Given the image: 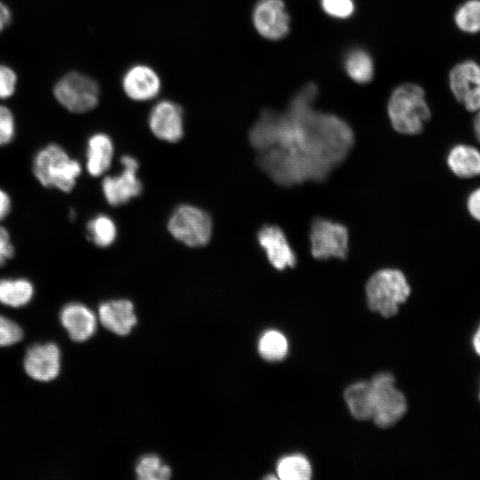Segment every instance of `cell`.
<instances>
[{
    "label": "cell",
    "mask_w": 480,
    "mask_h": 480,
    "mask_svg": "<svg viewBox=\"0 0 480 480\" xmlns=\"http://www.w3.org/2000/svg\"><path fill=\"white\" fill-rule=\"evenodd\" d=\"M89 239L99 247L111 245L116 237V227L108 215L98 214L92 218L86 226Z\"/></svg>",
    "instance_id": "cell-23"
},
{
    "label": "cell",
    "mask_w": 480,
    "mask_h": 480,
    "mask_svg": "<svg viewBox=\"0 0 480 480\" xmlns=\"http://www.w3.org/2000/svg\"><path fill=\"white\" fill-rule=\"evenodd\" d=\"M323 11L336 19L349 18L355 12L353 0H320Z\"/></svg>",
    "instance_id": "cell-28"
},
{
    "label": "cell",
    "mask_w": 480,
    "mask_h": 480,
    "mask_svg": "<svg viewBox=\"0 0 480 480\" xmlns=\"http://www.w3.org/2000/svg\"><path fill=\"white\" fill-rule=\"evenodd\" d=\"M365 292L370 309L390 317L398 312L399 305L405 302L411 288L403 272L383 268L369 278Z\"/></svg>",
    "instance_id": "cell-4"
},
{
    "label": "cell",
    "mask_w": 480,
    "mask_h": 480,
    "mask_svg": "<svg viewBox=\"0 0 480 480\" xmlns=\"http://www.w3.org/2000/svg\"><path fill=\"white\" fill-rule=\"evenodd\" d=\"M372 389V420L380 428L396 424L406 412V400L395 387L391 373L376 374L370 380Z\"/></svg>",
    "instance_id": "cell-6"
},
{
    "label": "cell",
    "mask_w": 480,
    "mask_h": 480,
    "mask_svg": "<svg viewBox=\"0 0 480 480\" xmlns=\"http://www.w3.org/2000/svg\"><path fill=\"white\" fill-rule=\"evenodd\" d=\"M34 285L26 278L0 279V302L20 308L29 303L34 296Z\"/></svg>",
    "instance_id": "cell-21"
},
{
    "label": "cell",
    "mask_w": 480,
    "mask_h": 480,
    "mask_svg": "<svg viewBox=\"0 0 480 480\" xmlns=\"http://www.w3.org/2000/svg\"></svg>",
    "instance_id": "cell-38"
},
{
    "label": "cell",
    "mask_w": 480,
    "mask_h": 480,
    "mask_svg": "<svg viewBox=\"0 0 480 480\" xmlns=\"http://www.w3.org/2000/svg\"><path fill=\"white\" fill-rule=\"evenodd\" d=\"M167 226L175 239L190 247L205 245L212 232L211 216L190 204L178 206L170 216Z\"/></svg>",
    "instance_id": "cell-5"
},
{
    "label": "cell",
    "mask_w": 480,
    "mask_h": 480,
    "mask_svg": "<svg viewBox=\"0 0 480 480\" xmlns=\"http://www.w3.org/2000/svg\"><path fill=\"white\" fill-rule=\"evenodd\" d=\"M454 21L463 32H480V0H468L460 4L455 12Z\"/></svg>",
    "instance_id": "cell-26"
},
{
    "label": "cell",
    "mask_w": 480,
    "mask_h": 480,
    "mask_svg": "<svg viewBox=\"0 0 480 480\" xmlns=\"http://www.w3.org/2000/svg\"><path fill=\"white\" fill-rule=\"evenodd\" d=\"M101 324L117 335L128 334L136 324L134 308L127 300H110L99 307Z\"/></svg>",
    "instance_id": "cell-17"
},
{
    "label": "cell",
    "mask_w": 480,
    "mask_h": 480,
    "mask_svg": "<svg viewBox=\"0 0 480 480\" xmlns=\"http://www.w3.org/2000/svg\"><path fill=\"white\" fill-rule=\"evenodd\" d=\"M136 474L141 480H166L171 476V469L157 456L150 454L140 460Z\"/></svg>",
    "instance_id": "cell-27"
},
{
    "label": "cell",
    "mask_w": 480,
    "mask_h": 480,
    "mask_svg": "<svg viewBox=\"0 0 480 480\" xmlns=\"http://www.w3.org/2000/svg\"><path fill=\"white\" fill-rule=\"evenodd\" d=\"M122 86L125 94L136 101L154 99L160 92L161 81L157 73L146 65L131 67L124 75Z\"/></svg>",
    "instance_id": "cell-14"
},
{
    "label": "cell",
    "mask_w": 480,
    "mask_h": 480,
    "mask_svg": "<svg viewBox=\"0 0 480 480\" xmlns=\"http://www.w3.org/2000/svg\"><path fill=\"white\" fill-rule=\"evenodd\" d=\"M258 350L268 361L282 360L287 354L286 338L278 331L268 330L259 340Z\"/></svg>",
    "instance_id": "cell-25"
},
{
    "label": "cell",
    "mask_w": 480,
    "mask_h": 480,
    "mask_svg": "<svg viewBox=\"0 0 480 480\" xmlns=\"http://www.w3.org/2000/svg\"><path fill=\"white\" fill-rule=\"evenodd\" d=\"M60 320L70 339L77 342L88 340L96 331L94 313L81 303L65 305L60 310Z\"/></svg>",
    "instance_id": "cell-16"
},
{
    "label": "cell",
    "mask_w": 480,
    "mask_h": 480,
    "mask_svg": "<svg viewBox=\"0 0 480 480\" xmlns=\"http://www.w3.org/2000/svg\"><path fill=\"white\" fill-rule=\"evenodd\" d=\"M23 365L26 373L33 380L51 381L60 373V348L52 342L35 344L28 348Z\"/></svg>",
    "instance_id": "cell-12"
},
{
    "label": "cell",
    "mask_w": 480,
    "mask_h": 480,
    "mask_svg": "<svg viewBox=\"0 0 480 480\" xmlns=\"http://www.w3.org/2000/svg\"><path fill=\"white\" fill-rule=\"evenodd\" d=\"M449 85L455 99L471 112L480 109V65L466 60L449 74Z\"/></svg>",
    "instance_id": "cell-10"
},
{
    "label": "cell",
    "mask_w": 480,
    "mask_h": 480,
    "mask_svg": "<svg viewBox=\"0 0 480 480\" xmlns=\"http://www.w3.org/2000/svg\"><path fill=\"white\" fill-rule=\"evenodd\" d=\"M347 75L356 83H370L374 76V63L371 54L362 48L349 50L344 58Z\"/></svg>",
    "instance_id": "cell-22"
},
{
    "label": "cell",
    "mask_w": 480,
    "mask_h": 480,
    "mask_svg": "<svg viewBox=\"0 0 480 480\" xmlns=\"http://www.w3.org/2000/svg\"><path fill=\"white\" fill-rule=\"evenodd\" d=\"M114 146L108 135L103 132L92 134L86 148V169L90 175L99 177L110 167Z\"/></svg>",
    "instance_id": "cell-18"
},
{
    "label": "cell",
    "mask_w": 480,
    "mask_h": 480,
    "mask_svg": "<svg viewBox=\"0 0 480 480\" xmlns=\"http://www.w3.org/2000/svg\"><path fill=\"white\" fill-rule=\"evenodd\" d=\"M388 115L397 132L406 135L420 133L431 117L424 90L412 83L396 87L388 102Z\"/></svg>",
    "instance_id": "cell-2"
},
{
    "label": "cell",
    "mask_w": 480,
    "mask_h": 480,
    "mask_svg": "<svg viewBox=\"0 0 480 480\" xmlns=\"http://www.w3.org/2000/svg\"><path fill=\"white\" fill-rule=\"evenodd\" d=\"M318 89L307 84L284 113L265 109L249 132L258 165L281 186L323 181L348 155L355 136L342 118L317 111Z\"/></svg>",
    "instance_id": "cell-1"
},
{
    "label": "cell",
    "mask_w": 480,
    "mask_h": 480,
    "mask_svg": "<svg viewBox=\"0 0 480 480\" xmlns=\"http://www.w3.org/2000/svg\"><path fill=\"white\" fill-rule=\"evenodd\" d=\"M32 171L42 186L68 193L75 188L82 167L61 146L52 143L36 152Z\"/></svg>",
    "instance_id": "cell-3"
},
{
    "label": "cell",
    "mask_w": 480,
    "mask_h": 480,
    "mask_svg": "<svg viewBox=\"0 0 480 480\" xmlns=\"http://www.w3.org/2000/svg\"><path fill=\"white\" fill-rule=\"evenodd\" d=\"M17 83L15 72L7 66L0 64V99L11 97Z\"/></svg>",
    "instance_id": "cell-31"
},
{
    "label": "cell",
    "mask_w": 480,
    "mask_h": 480,
    "mask_svg": "<svg viewBox=\"0 0 480 480\" xmlns=\"http://www.w3.org/2000/svg\"><path fill=\"white\" fill-rule=\"evenodd\" d=\"M23 339V331L16 323L0 316V347H8Z\"/></svg>",
    "instance_id": "cell-29"
},
{
    "label": "cell",
    "mask_w": 480,
    "mask_h": 480,
    "mask_svg": "<svg viewBox=\"0 0 480 480\" xmlns=\"http://www.w3.org/2000/svg\"><path fill=\"white\" fill-rule=\"evenodd\" d=\"M14 136V116L7 107L0 105V147L11 143Z\"/></svg>",
    "instance_id": "cell-30"
},
{
    "label": "cell",
    "mask_w": 480,
    "mask_h": 480,
    "mask_svg": "<svg viewBox=\"0 0 480 480\" xmlns=\"http://www.w3.org/2000/svg\"><path fill=\"white\" fill-rule=\"evenodd\" d=\"M447 164L460 178L480 175V151L471 145L459 144L448 153Z\"/></svg>",
    "instance_id": "cell-19"
},
{
    "label": "cell",
    "mask_w": 480,
    "mask_h": 480,
    "mask_svg": "<svg viewBox=\"0 0 480 480\" xmlns=\"http://www.w3.org/2000/svg\"><path fill=\"white\" fill-rule=\"evenodd\" d=\"M123 168L119 174L105 177L101 184L104 197L113 206L127 203L142 190L141 182L137 177V169Z\"/></svg>",
    "instance_id": "cell-15"
},
{
    "label": "cell",
    "mask_w": 480,
    "mask_h": 480,
    "mask_svg": "<svg viewBox=\"0 0 480 480\" xmlns=\"http://www.w3.org/2000/svg\"><path fill=\"white\" fill-rule=\"evenodd\" d=\"M467 207L469 214L480 221V188L470 193L467 200Z\"/></svg>",
    "instance_id": "cell-33"
},
{
    "label": "cell",
    "mask_w": 480,
    "mask_h": 480,
    "mask_svg": "<svg viewBox=\"0 0 480 480\" xmlns=\"http://www.w3.org/2000/svg\"><path fill=\"white\" fill-rule=\"evenodd\" d=\"M12 209V200L9 194L0 188V220L5 219Z\"/></svg>",
    "instance_id": "cell-34"
},
{
    "label": "cell",
    "mask_w": 480,
    "mask_h": 480,
    "mask_svg": "<svg viewBox=\"0 0 480 480\" xmlns=\"http://www.w3.org/2000/svg\"><path fill=\"white\" fill-rule=\"evenodd\" d=\"M11 20V12L8 7L0 1V32L4 30Z\"/></svg>",
    "instance_id": "cell-35"
},
{
    "label": "cell",
    "mask_w": 480,
    "mask_h": 480,
    "mask_svg": "<svg viewBox=\"0 0 480 480\" xmlns=\"http://www.w3.org/2000/svg\"><path fill=\"white\" fill-rule=\"evenodd\" d=\"M278 477L283 480H308L312 470L308 460L295 454L282 458L276 467Z\"/></svg>",
    "instance_id": "cell-24"
},
{
    "label": "cell",
    "mask_w": 480,
    "mask_h": 480,
    "mask_svg": "<svg viewBox=\"0 0 480 480\" xmlns=\"http://www.w3.org/2000/svg\"><path fill=\"white\" fill-rule=\"evenodd\" d=\"M53 93L66 109L73 113H85L93 109L99 101L100 90L91 77L70 72L56 84Z\"/></svg>",
    "instance_id": "cell-7"
},
{
    "label": "cell",
    "mask_w": 480,
    "mask_h": 480,
    "mask_svg": "<svg viewBox=\"0 0 480 480\" xmlns=\"http://www.w3.org/2000/svg\"><path fill=\"white\" fill-rule=\"evenodd\" d=\"M14 255V247L9 231L0 225V267L4 266Z\"/></svg>",
    "instance_id": "cell-32"
},
{
    "label": "cell",
    "mask_w": 480,
    "mask_h": 480,
    "mask_svg": "<svg viewBox=\"0 0 480 480\" xmlns=\"http://www.w3.org/2000/svg\"><path fill=\"white\" fill-rule=\"evenodd\" d=\"M351 414L357 420L372 418V389L370 381H358L350 385L344 393Z\"/></svg>",
    "instance_id": "cell-20"
},
{
    "label": "cell",
    "mask_w": 480,
    "mask_h": 480,
    "mask_svg": "<svg viewBox=\"0 0 480 480\" xmlns=\"http://www.w3.org/2000/svg\"><path fill=\"white\" fill-rule=\"evenodd\" d=\"M473 128H474L476 138L480 143V109L477 111V114L474 119Z\"/></svg>",
    "instance_id": "cell-36"
},
{
    "label": "cell",
    "mask_w": 480,
    "mask_h": 480,
    "mask_svg": "<svg viewBox=\"0 0 480 480\" xmlns=\"http://www.w3.org/2000/svg\"><path fill=\"white\" fill-rule=\"evenodd\" d=\"M257 239L270 264L278 270L292 268L297 257L284 231L275 225L263 226Z\"/></svg>",
    "instance_id": "cell-13"
},
{
    "label": "cell",
    "mask_w": 480,
    "mask_h": 480,
    "mask_svg": "<svg viewBox=\"0 0 480 480\" xmlns=\"http://www.w3.org/2000/svg\"><path fill=\"white\" fill-rule=\"evenodd\" d=\"M148 125L153 134L167 142L179 141L184 133L181 108L171 100H162L151 109Z\"/></svg>",
    "instance_id": "cell-11"
},
{
    "label": "cell",
    "mask_w": 480,
    "mask_h": 480,
    "mask_svg": "<svg viewBox=\"0 0 480 480\" xmlns=\"http://www.w3.org/2000/svg\"><path fill=\"white\" fill-rule=\"evenodd\" d=\"M348 228L340 223L316 218L311 224L310 252L315 259H345L348 252Z\"/></svg>",
    "instance_id": "cell-8"
},
{
    "label": "cell",
    "mask_w": 480,
    "mask_h": 480,
    "mask_svg": "<svg viewBox=\"0 0 480 480\" xmlns=\"http://www.w3.org/2000/svg\"><path fill=\"white\" fill-rule=\"evenodd\" d=\"M473 346L476 352L480 356V325L474 335Z\"/></svg>",
    "instance_id": "cell-37"
},
{
    "label": "cell",
    "mask_w": 480,
    "mask_h": 480,
    "mask_svg": "<svg viewBox=\"0 0 480 480\" xmlns=\"http://www.w3.org/2000/svg\"><path fill=\"white\" fill-rule=\"evenodd\" d=\"M256 31L268 40L283 39L290 32V16L283 0H259L252 10Z\"/></svg>",
    "instance_id": "cell-9"
}]
</instances>
